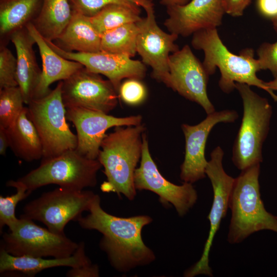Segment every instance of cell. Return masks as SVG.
Listing matches in <instances>:
<instances>
[{
	"label": "cell",
	"mask_w": 277,
	"mask_h": 277,
	"mask_svg": "<svg viewBox=\"0 0 277 277\" xmlns=\"http://www.w3.org/2000/svg\"><path fill=\"white\" fill-rule=\"evenodd\" d=\"M143 9L146 15L136 22V51L142 62L152 68V77L168 87L169 58L171 53L180 49L175 43L179 36L168 33L158 26L153 3Z\"/></svg>",
	"instance_id": "11"
},
{
	"label": "cell",
	"mask_w": 277,
	"mask_h": 277,
	"mask_svg": "<svg viewBox=\"0 0 277 277\" xmlns=\"http://www.w3.org/2000/svg\"><path fill=\"white\" fill-rule=\"evenodd\" d=\"M78 245L65 234L53 233L23 216L9 232L2 235L1 242V247L12 255L53 258L73 255Z\"/></svg>",
	"instance_id": "9"
},
{
	"label": "cell",
	"mask_w": 277,
	"mask_h": 277,
	"mask_svg": "<svg viewBox=\"0 0 277 277\" xmlns=\"http://www.w3.org/2000/svg\"><path fill=\"white\" fill-rule=\"evenodd\" d=\"M89 212L87 215H82L75 221L83 229L95 230L103 234L100 247L117 271H128L155 260L153 252L144 244L142 237L143 227L152 222L150 216L141 215L121 217L112 215L102 208L97 194Z\"/></svg>",
	"instance_id": "1"
},
{
	"label": "cell",
	"mask_w": 277,
	"mask_h": 277,
	"mask_svg": "<svg viewBox=\"0 0 277 277\" xmlns=\"http://www.w3.org/2000/svg\"><path fill=\"white\" fill-rule=\"evenodd\" d=\"M24 100L18 86L0 89V126L10 127L23 110Z\"/></svg>",
	"instance_id": "28"
},
{
	"label": "cell",
	"mask_w": 277,
	"mask_h": 277,
	"mask_svg": "<svg viewBox=\"0 0 277 277\" xmlns=\"http://www.w3.org/2000/svg\"><path fill=\"white\" fill-rule=\"evenodd\" d=\"M257 7L265 17L272 21L277 19V0H258Z\"/></svg>",
	"instance_id": "36"
},
{
	"label": "cell",
	"mask_w": 277,
	"mask_h": 277,
	"mask_svg": "<svg viewBox=\"0 0 277 277\" xmlns=\"http://www.w3.org/2000/svg\"><path fill=\"white\" fill-rule=\"evenodd\" d=\"M118 95L125 103L136 105L142 103L146 98L147 91L140 80L127 78L121 83Z\"/></svg>",
	"instance_id": "32"
},
{
	"label": "cell",
	"mask_w": 277,
	"mask_h": 277,
	"mask_svg": "<svg viewBox=\"0 0 277 277\" xmlns=\"http://www.w3.org/2000/svg\"><path fill=\"white\" fill-rule=\"evenodd\" d=\"M55 41L57 46L67 51L90 53L101 51V35L92 25L90 17L74 10L70 22Z\"/></svg>",
	"instance_id": "22"
},
{
	"label": "cell",
	"mask_w": 277,
	"mask_h": 277,
	"mask_svg": "<svg viewBox=\"0 0 277 277\" xmlns=\"http://www.w3.org/2000/svg\"><path fill=\"white\" fill-rule=\"evenodd\" d=\"M97 159H90L76 149H71L55 157L42 160L40 165L17 182L30 194L42 186L50 184L78 190L95 186L97 173L102 167Z\"/></svg>",
	"instance_id": "6"
},
{
	"label": "cell",
	"mask_w": 277,
	"mask_h": 277,
	"mask_svg": "<svg viewBox=\"0 0 277 277\" xmlns=\"http://www.w3.org/2000/svg\"><path fill=\"white\" fill-rule=\"evenodd\" d=\"M42 0H0V34L10 38L14 32L25 28L36 17Z\"/></svg>",
	"instance_id": "25"
},
{
	"label": "cell",
	"mask_w": 277,
	"mask_h": 277,
	"mask_svg": "<svg viewBox=\"0 0 277 277\" xmlns=\"http://www.w3.org/2000/svg\"><path fill=\"white\" fill-rule=\"evenodd\" d=\"M256 52L260 70H268L274 78L277 77V41L262 44Z\"/></svg>",
	"instance_id": "33"
},
{
	"label": "cell",
	"mask_w": 277,
	"mask_h": 277,
	"mask_svg": "<svg viewBox=\"0 0 277 277\" xmlns=\"http://www.w3.org/2000/svg\"><path fill=\"white\" fill-rule=\"evenodd\" d=\"M273 23V26L276 31H277V19L272 21Z\"/></svg>",
	"instance_id": "40"
},
{
	"label": "cell",
	"mask_w": 277,
	"mask_h": 277,
	"mask_svg": "<svg viewBox=\"0 0 277 277\" xmlns=\"http://www.w3.org/2000/svg\"><path fill=\"white\" fill-rule=\"evenodd\" d=\"M141 7L121 4H112L103 8L90 21L100 34L126 24L136 23L142 17Z\"/></svg>",
	"instance_id": "26"
},
{
	"label": "cell",
	"mask_w": 277,
	"mask_h": 277,
	"mask_svg": "<svg viewBox=\"0 0 277 277\" xmlns=\"http://www.w3.org/2000/svg\"><path fill=\"white\" fill-rule=\"evenodd\" d=\"M164 25L170 33L187 37L204 29L217 28L225 13L222 0H191L167 7Z\"/></svg>",
	"instance_id": "18"
},
{
	"label": "cell",
	"mask_w": 277,
	"mask_h": 277,
	"mask_svg": "<svg viewBox=\"0 0 277 277\" xmlns=\"http://www.w3.org/2000/svg\"><path fill=\"white\" fill-rule=\"evenodd\" d=\"M260 164L242 170L234 179L228 205L231 218L227 240L230 244L241 243L261 230L277 233V216L266 210L261 197Z\"/></svg>",
	"instance_id": "4"
},
{
	"label": "cell",
	"mask_w": 277,
	"mask_h": 277,
	"mask_svg": "<svg viewBox=\"0 0 277 277\" xmlns=\"http://www.w3.org/2000/svg\"><path fill=\"white\" fill-rule=\"evenodd\" d=\"M66 108H81L109 114L117 106L118 93L112 83L85 67L62 81Z\"/></svg>",
	"instance_id": "12"
},
{
	"label": "cell",
	"mask_w": 277,
	"mask_h": 277,
	"mask_svg": "<svg viewBox=\"0 0 277 277\" xmlns=\"http://www.w3.org/2000/svg\"><path fill=\"white\" fill-rule=\"evenodd\" d=\"M138 29L136 23L126 24L101 35V51L132 57L136 51Z\"/></svg>",
	"instance_id": "27"
},
{
	"label": "cell",
	"mask_w": 277,
	"mask_h": 277,
	"mask_svg": "<svg viewBox=\"0 0 277 277\" xmlns=\"http://www.w3.org/2000/svg\"><path fill=\"white\" fill-rule=\"evenodd\" d=\"M233 110L214 111L195 125L183 124L181 126L185 139V153L181 166L180 178L184 182L193 183L206 177L208 161L205 151L207 138L219 123H232L238 118Z\"/></svg>",
	"instance_id": "16"
},
{
	"label": "cell",
	"mask_w": 277,
	"mask_h": 277,
	"mask_svg": "<svg viewBox=\"0 0 277 277\" xmlns=\"http://www.w3.org/2000/svg\"><path fill=\"white\" fill-rule=\"evenodd\" d=\"M66 118L76 130V150L90 159H97L106 132L113 127L135 126L142 124L140 115L115 117L102 112L81 108H66Z\"/></svg>",
	"instance_id": "15"
},
{
	"label": "cell",
	"mask_w": 277,
	"mask_h": 277,
	"mask_svg": "<svg viewBox=\"0 0 277 277\" xmlns=\"http://www.w3.org/2000/svg\"><path fill=\"white\" fill-rule=\"evenodd\" d=\"M145 130L142 124L117 126L106 135L97 157L107 179L101 186L103 191H112L129 200L134 199L136 193L134 175L142 155Z\"/></svg>",
	"instance_id": "3"
},
{
	"label": "cell",
	"mask_w": 277,
	"mask_h": 277,
	"mask_svg": "<svg viewBox=\"0 0 277 277\" xmlns=\"http://www.w3.org/2000/svg\"><path fill=\"white\" fill-rule=\"evenodd\" d=\"M7 133L9 147L15 155L26 162L42 159L43 147L37 130L30 119L27 107H24Z\"/></svg>",
	"instance_id": "23"
},
{
	"label": "cell",
	"mask_w": 277,
	"mask_h": 277,
	"mask_svg": "<svg viewBox=\"0 0 277 277\" xmlns=\"http://www.w3.org/2000/svg\"><path fill=\"white\" fill-rule=\"evenodd\" d=\"M72 10L88 17L97 13L106 6L121 4L144 8L152 3L151 0H70Z\"/></svg>",
	"instance_id": "30"
},
{
	"label": "cell",
	"mask_w": 277,
	"mask_h": 277,
	"mask_svg": "<svg viewBox=\"0 0 277 277\" xmlns=\"http://www.w3.org/2000/svg\"><path fill=\"white\" fill-rule=\"evenodd\" d=\"M85 248L84 243L81 242L76 251L69 257L44 259L42 257L12 255L0 247V273H19L33 276L48 268L82 266L91 263L86 255Z\"/></svg>",
	"instance_id": "21"
},
{
	"label": "cell",
	"mask_w": 277,
	"mask_h": 277,
	"mask_svg": "<svg viewBox=\"0 0 277 277\" xmlns=\"http://www.w3.org/2000/svg\"><path fill=\"white\" fill-rule=\"evenodd\" d=\"M265 85L269 89L277 91V77L272 81L265 82Z\"/></svg>",
	"instance_id": "39"
},
{
	"label": "cell",
	"mask_w": 277,
	"mask_h": 277,
	"mask_svg": "<svg viewBox=\"0 0 277 277\" xmlns=\"http://www.w3.org/2000/svg\"><path fill=\"white\" fill-rule=\"evenodd\" d=\"M9 38L16 49L17 85L28 105L33 98L42 73L33 48L35 42L26 27L13 33Z\"/></svg>",
	"instance_id": "20"
},
{
	"label": "cell",
	"mask_w": 277,
	"mask_h": 277,
	"mask_svg": "<svg viewBox=\"0 0 277 277\" xmlns=\"http://www.w3.org/2000/svg\"><path fill=\"white\" fill-rule=\"evenodd\" d=\"M62 83L60 81L45 96L32 100L27 107L42 142V160L55 157L77 147L76 134L67 123L66 108L62 96Z\"/></svg>",
	"instance_id": "7"
},
{
	"label": "cell",
	"mask_w": 277,
	"mask_h": 277,
	"mask_svg": "<svg viewBox=\"0 0 277 277\" xmlns=\"http://www.w3.org/2000/svg\"><path fill=\"white\" fill-rule=\"evenodd\" d=\"M72 15L70 0H42L39 12L32 23L45 40L54 42L69 24Z\"/></svg>",
	"instance_id": "24"
},
{
	"label": "cell",
	"mask_w": 277,
	"mask_h": 277,
	"mask_svg": "<svg viewBox=\"0 0 277 277\" xmlns=\"http://www.w3.org/2000/svg\"><path fill=\"white\" fill-rule=\"evenodd\" d=\"M134 182L136 189L147 190L156 193L163 204L173 205L181 216L185 215L197 200V192L191 183L184 182L182 185H177L161 174L149 152L145 133L140 165L135 170Z\"/></svg>",
	"instance_id": "13"
},
{
	"label": "cell",
	"mask_w": 277,
	"mask_h": 277,
	"mask_svg": "<svg viewBox=\"0 0 277 277\" xmlns=\"http://www.w3.org/2000/svg\"><path fill=\"white\" fill-rule=\"evenodd\" d=\"M190 0H160V3L166 8L186 4Z\"/></svg>",
	"instance_id": "38"
},
{
	"label": "cell",
	"mask_w": 277,
	"mask_h": 277,
	"mask_svg": "<svg viewBox=\"0 0 277 277\" xmlns=\"http://www.w3.org/2000/svg\"><path fill=\"white\" fill-rule=\"evenodd\" d=\"M235 87L242 100L243 115L234 142L232 161L242 171L263 162V145L269 131L272 108L268 100L249 85L235 83Z\"/></svg>",
	"instance_id": "5"
},
{
	"label": "cell",
	"mask_w": 277,
	"mask_h": 277,
	"mask_svg": "<svg viewBox=\"0 0 277 277\" xmlns=\"http://www.w3.org/2000/svg\"><path fill=\"white\" fill-rule=\"evenodd\" d=\"M95 195L91 191L59 187L27 203L21 216L41 222L53 233L65 234L70 221L89 211Z\"/></svg>",
	"instance_id": "8"
},
{
	"label": "cell",
	"mask_w": 277,
	"mask_h": 277,
	"mask_svg": "<svg viewBox=\"0 0 277 277\" xmlns=\"http://www.w3.org/2000/svg\"><path fill=\"white\" fill-rule=\"evenodd\" d=\"M47 44L62 56L82 64L91 72L102 74L108 78L118 93L122 80L127 78L143 79L146 72L145 65L129 56L104 51L84 53L65 51L53 42Z\"/></svg>",
	"instance_id": "17"
},
{
	"label": "cell",
	"mask_w": 277,
	"mask_h": 277,
	"mask_svg": "<svg viewBox=\"0 0 277 277\" xmlns=\"http://www.w3.org/2000/svg\"><path fill=\"white\" fill-rule=\"evenodd\" d=\"M191 45L195 49L203 51L202 64L209 76L215 73L216 68L219 69L221 77L219 86L223 92L230 93L235 89V83H244L267 91L277 102V95L256 75L260 69L252 49H245L239 55L232 53L223 43L216 28L204 29L195 32L192 34Z\"/></svg>",
	"instance_id": "2"
},
{
	"label": "cell",
	"mask_w": 277,
	"mask_h": 277,
	"mask_svg": "<svg viewBox=\"0 0 277 277\" xmlns=\"http://www.w3.org/2000/svg\"><path fill=\"white\" fill-rule=\"evenodd\" d=\"M168 65V87L186 99L198 104L207 114L215 111L207 94L209 75L188 45L171 53Z\"/></svg>",
	"instance_id": "14"
},
{
	"label": "cell",
	"mask_w": 277,
	"mask_h": 277,
	"mask_svg": "<svg viewBox=\"0 0 277 277\" xmlns=\"http://www.w3.org/2000/svg\"><path fill=\"white\" fill-rule=\"evenodd\" d=\"M252 0H222L225 13L234 17L243 15Z\"/></svg>",
	"instance_id": "34"
},
{
	"label": "cell",
	"mask_w": 277,
	"mask_h": 277,
	"mask_svg": "<svg viewBox=\"0 0 277 277\" xmlns=\"http://www.w3.org/2000/svg\"><path fill=\"white\" fill-rule=\"evenodd\" d=\"M17 61L4 45L0 48V89L18 86L16 81Z\"/></svg>",
	"instance_id": "31"
},
{
	"label": "cell",
	"mask_w": 277,
	"mask_h": 277,
	"mask_svg": "<svg viewBox=\"0 0 277 277\" xmlns=\"http://www.w3.org/2000/svg\"><path fill=\"white\" fill-rule=\"evenodd\" d=\"M9 147V141L6 128L0 126V154L5 155L8 148Z\"/></svg>",
	"instance_id": "37"
},
{
	"label": "cell",
	"mask_w": 277,
	"mask_h": 277,
	"mask_svg": "<svg viewBox=\"0 0 277 277\" xmlns=\"http://www.w3.org/2000/svg\"><path fill=\"white\" fill-rule=\"evenodd\" d=\"M6 186L14 187L16 192L9 196H0L1 233L5 226H7L9 230L14 227L19 220L15 216L16 207L30 195L26 188L16 181L10 180L6 183Z\"/></svg>",
	"instance_id": "29"
},
{
	"label": "cell",
	"mask_w": 277,
	"mask_h": 277,
	"mask_svg": "<svg viewBox=\"0 0 277 277\" xmlns=\"http://www.w3.org/2000/svg\"><path fill=\"white\" fill-rule=\"evenodd\" d=\"M26 27L35 40L42 63L41 76L34 94L33 99H34L43 97L49 93L51 90L50 85L53 83L65 80L84 66L79 62L67 59L56 53L32 23H29Z\"/></svg>",
	"instance_id": "19"
},
{
	"label": "cell",
	"mask_w": 277,
	"mask_h": 277,
	"mask_svg": "<svg viewBox=\"0 0 277 277\" xmlns=\"http://www.w3.org/2000/svg\"><path fill=\"white\" fill-rule=\"evenodd\" d=\"M224 154L222 148L217 146L211 152L210 160L208 161L206 174L210 180L213 191V200L208 216L210 230L200 259L185 272L186 277L201 274L213 276L209 265V253L214 236L229 208V196L235 179L227 174L224 169Z\"/></svg>",
	"instance_id": "10"
},
{
	"label": "cell",
	"mask_w": 277,
	"mask_h": 277,
	"mask_svg": "<svg viewBox=\"0 0 277 277\" xmlns=\"http://www.w3.org/2000/svg\"><path fill=\"white\" fill-rule=\"evenodd\" d=\"M68 277H97L99 276L98 267L90 263L78 267L71 268L66 273Z\"/></svg>",
	"instance_id": "35"
}]
</instances>
